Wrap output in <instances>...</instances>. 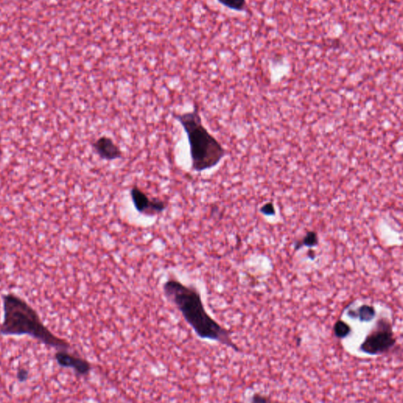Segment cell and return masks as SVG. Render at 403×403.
I'll return each instance as SVG.
<instances>
[{
	"label": "cell",
	"mask_w": 403,
	"mask_h": 403,
	"mask_svg": "<svg viewBox=\"0 0 403 403\" xmlns=\"http://www.w3.org/2000/svg\"><path fill=\"white\" fill-rule=\"evenodd\" d=\"M377 311L374 306L370 305H362L357 310H349L347 315L351 318H358L362 322H370L375 318Z\"/></svg>",
	"instance_id": "cell-8"
},
{
	"label": "cell",
	"mask_w": 403,
	"mask_h": 403,
	"mask_svg": "<svg viewBox=\"0 0 403 403\" xmlns=\"http://www.w3.org/2000/svg\"><path fill=\"white\" fill-rule=\"evenodd\" d=\"M27 377H28V372L25 371V370H21V371L19 372L18 379L20 380V381H25V380L27 379Z\"/></svg>",
	"instance_id": "cell-14"
},
{
	"label": "cell",
	"mask_w": 403,
	"mask_h": 403,
	"mask_svg": "<svg viewBox=\"0 0 403 403\" xmlns=\"http://www.w3.org/2000/svg\"><path fill=\"white\" fill-rule=\"evenodd\" d=\"M334 335L338 339H344L351 334L352 332L351 326L348 324L346 323L345 321L339 320L336 321V324L334 325Z\"/></svg>",
	"instance_id": "cell-10"
},
{
	"label": "cell",
	"mask_w": 403,
	"mask_h": 403,
	"mask_svg": "<svg viewBox=\"0 0 403 403\" xmlns=\"http://www.w3.org/2000/svg\"><path fill=\"white\" fill-rule=\"evenodd\" d=\"M183 128L189 140L191 170L201 173L214 168L226 156V151L216 137L203 125L197 105L193 110L174 114Z\"/></svg>",
	"instance_id": "cell-3"
},
{
	"label": "cell",
	"mask_w": 403,
	"mask_h": 403,
	"mask_svg": "<svg viewBox=\"0 0 403 403\" xmlns=\"http://www.w3.org/2000/svg\"><path fill=\"white\" fill-rule=\"evenodd\" d=\"M94 152L103 160L113 162L122 159L123 152L114 140L107 136L99 137L92 143Z\"/></svg>",
	"instance_id": "cell-6"
},
{
	"label": "cell",
	"mask_w": 403,
	"mask_h": 403,
	"mask_svg": "<svg viewBox=\"0 0 403 403\" xmlns=\"http://www.w3.org/2000/svg\"><path fill=\"white\" fill-rule=\"evenodd\" d=\"M261 212L266 216H274L276 214V209L273 202H268L261 208Z\"/></svg>",
	"instance_id": "cell-12"
},
{
	"label": "cell",
	"mask_w": 403,
	"mask_h": 403,
	"mask_svg": "<svg viewBox=\"0 0 403 403\" xmlns=\"http://www.w3.org/2000/svg\"><path fill=\"white\" fill-rule=\"evenodd\" d=\"M270 400L269 399H267L266 397L265 396H261L259 394H255L254 396H253V399H252V403H267V402H269Z\"/></svg>",
	"instance_id": "cell-13"
},
{
	"label": "cell",
	"mask_w": 403,
	"mask_h": 403,
	"mask_svg": "<svg viewBox=\"0 0 403 403\" xmlns=\"http://www.w3.org/2000/svg\"><path fill=\"white\" fill-rule=\"evenodd\" d=\"M131 200L136 210L140 214L155 216L163 213L167 209V202L160 198H151L138 186L134 185L129 191Z\"/></svg>",
	"instance_id": "cell-5"
},
{
	"label": "cell",
	"mask_w": 403,
	"mask_h": 403,
	"mask_svg": "<svg viewBox=\"0 0 403 403\" xmlns=\"http://www.w3.org/2000/svg\"><path fill=\"white\" fill-rule=\"evenodd\" d=\"M163 288L166 299L179 310L196 336L202 340L218 342L235 351H240L231 340L230 332L206 311L201 295L196 288L185 285L174 278L166 280Z\"/></svg>",
	"instance_id": "cell-1"
},
{
	"label": "cell",
	"mask_w": 403,
	"mask_h": 403,
	"mask_svg": "<svg viewBox=\"0 0 403 403\" xmlns=\"http://www.w3.org/2000/svg\"><path fill=\"white\" fill-rule=\"evenodd\" d=\"M309 258L311 260H314L315 258V253L313 250H310L308 253Z\"/></svg>",
	"instance_id": "cell-15"
},
{
	"label": "cell",
	"mask_w": 403,
	"mask_h": 403,
	"mask_svg": "<svg viewBox=\"0 0 403 403\" xmlns=\"http://www.w3.org/2000/svg\"><path fill=\"white\" fill-rule=\"evenodd\" d=\"M55 359L60 366L73 369L79 376H88L92 370V365L88 361L68 352V350H60Z\"/></svg>",
	"instance_id": "cell-7"
},
{
	"label": "cell",
	"mask_w": 403,
	"mask_h": 403,
	"mask_svg": "<svg viewBox=\"0 0 403 403\" xmlns=\"http://www.w3.org/2000/svg\"><path fill=\"white\" fill-rule=\"evenodd\" d=\"M319 239L317 232L314 231H308L302 241H299L295 244V250H299L302 246H307L309 248H313L318 245Z\"/></svg>",
	"instance_id": "cell-9"
},
{
	"label": "cell",
	"mask_w": 403,
	"mask_h": 403,
	"mask_svg": "<svg viewBox=\"0 0 403 403\" xmlns=\"http://www.w3.org/2000/svg\"><path fill=\"white\" fill-rule=\"evenodd\" d=\"M3 299V321L0 333L4 336L28 335L46 345L59 350H69L70 344L55 336L40 319L37 312L26 301L14 294H6Z\"/></svg>",
	"instance_id": "cell-2"
},
{
	"label": "cell",
	"mask_w": 403,
	"mask_h": 403,
	"mask_svg": "<svg viewBox=\"0 0 403 403\" xmlns=\"http://www.w3.org/2000/svg\"><path fill=\"white\" fill-rule=\"evenodd\" d=\"M217 1L219 3L225 7L235 11H243L246 6V0H217Z\"/></svg>",
	"instance_id": "cell-11"
},
{
	"label": "cell",
	"mask_w": 403,
	"mask_h": 403,
	"mask_svg": "<svg viewBox=\"0 0 403 403\" xmlns=\"http://www.w3.org/2000/svg\"><path fill=\"white\" fill-rule=\"evenodd\" d=\"M396 344V339L391 321L381 317L362 342L360 351L366 355H383L389 352Z\"/></svg>",
	"instance_id": "cell-4"
}]
</instances>
